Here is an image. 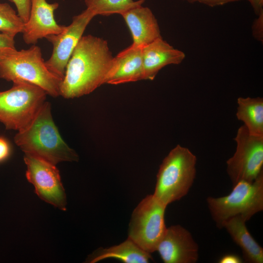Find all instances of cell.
<instances>
[{"label": "cell", "instance_id": "8fae6325", "mask_svg": "<svg viewBox=\"0 0 263 263\" xmlns=\"http://www.w3.org/2000/svg\"><path fill=\"white\" fill-rule=\"evenodd\" d=\"M156 251L165 263H195L199 246L190 232L177 225L167 228Z\"/></svg>", "mask_w": 263, "mask_h": 263}, {"label": "cell", "instance_id": "ffe728a7", "mask_svg": "<svg viewBox=\"0 0 263 263\" xmlns=\"http://www.w3.org/2000/svg\"><path fill=\"white\" fill-rule=\"evenodd\" d=\"M24 22L7 3H0V32L16 36L23 31Z\"/></svg>", "mask_w": 263, "mask_h": 263}, {"label": "cell", "instance_id": "9a60e30c", "mask_svg": "<svg viewBox=\"0 0 263 263\" xmlns=\"http://www.w3.org/2000/svg\"><path fill=\"white\" fill-rule=\"evenodd\" d=\"M142 47L132 44L114 57L106 84L117 85L144 80Z\"/></svg>", "mask_w": 263, "mask_h": 263}, {"label": "cell", "instance_id": "5bb4252c", "mask_svg": "<svg viewBox=\"0 0 263 263\" xmlns=\"http://www.w3.org/2000/svg\"><path fill=\"white\" fill-rule=\"evenodd\" d=\"M142 51L144 80H153L163 67L179 64L185 58L183 52L174 48L162 37L142 47Z\"/></svg>", "mask_w": 263, "mask_h": 263}, {"label": "cell", "instance_id": "cb8c5ba5", "mask_svg": "<svg viewBox=\"0 0 263 263\" xmlns=\"http://www.w3.org/2000/svg\"><path fill=\"white\" fill-rule=\"evenodd\" d=\"M186 1L189 3H193L195 2L200 3L209 7H215L221 6L224 4L239 1L243 0H181Z\"/></svg>", "mask_w": 263, "mask_h": 263}, {"label": "cell", "instance_id": "6da1fadb", "mask_svg": "<svg viewBox=\"0 0 263 263\" xmlns=\"http://www.w3.org/2000/svg\"><path fill=\"white\" fill-rule=\"evenodd\" d=\"M113 62L106 40L91 35L83 36L67 63L59 95L71 99L92 93L106 83Z\"/></svg>", "mask_w": 263, "mask_h": 263}, {"label": "cell", "instance_id": "7402d4cb", "mask_svg": "<svg viewBox=\"0 0 263 263\" xmlns=\"http://www.w3.org/2000/svg\"><path fill=\"white\" fill-rule=\"evenodd\" d=\"M253 22L252 30L254 37L258 41H263V12L258 15Z\"/></svg>", "mask_w": 263, "mask_h": 263}, {"label": "cell", "instance_id": "7c38bea8", "mask_svg": "<svg viewBox=\"0 0 263 263\" xmlns=\"http://www.w3.org/2000/svg\"><path fill=\"white\" fill-rule=\"evenodd\" d=\"M59 6L57 2L48 3L46 0H31L29 19L24 23L23 39L28 45H35L39 39L61 33L65 25L57 23L54 12Z\"/></svg>", "mask_w": 263, "mask_h": 263}, {"label": "cell", "instance_id": "8992f818", "mask_svg": "<svg viewBox=\"0 0 263 263\" xmlns=\"http://www.w3.org/2000/svg\"><path fill=\"white\" fill-rule=\"evenodd\" d=\"M47 94L40 87L19 81L0 92V122L7 130L20 131L31 123L45 102Z\"/></svg>", "mask_w": 263, "mask_h": 263}, {"label": "cell", "instance_id": "2e32d148", "mask_svg": "<svg viewBox=\"0 0 263 263\" xmlns=\"http://www.w3.org/2000/svg\"><path fill=\"white\" fill-rule=\"evenodd\" d=\"M246 220L240 216L232 217L222 225L232 239L239 246L243 258L247 263H263V248L257 243L248 231Z\"/></svg>", "mask_w": 263, "mask_h": 263}, {"label": "cell", "instance_id": "5b68a950", "mask_svg": "<svg viewBox=\"0 0 263 263\" xmlns=\"http://www.w3.org/2000/svg\"><path fill=\"white\" fill-rule=\"evenodd\" d=\"M211 216L216 226L222 228L229 219L240 216L246 221L263 210V171L253 182L240 181L231 192L221 197L207 199Z\"/></svg>", "mask_w": 263, "mask_h": 263}, {"label": "cell", "instance_id": "d6986e66", "mask_svg": "<svg viewBox=\"0 0 263 263\" xmlns=\"http://www.w3.org/2000/svg\"><path fill=\"white\" fill-rule=\"evenodd\" d=\"M146 0H84L86 9L94 16H110L122 12L134 6L142 4Z\"/></svg>", "mask_w": 263, "mask_h": 263}, {"label": "cell", "instance_id": "7a4b0ae2", "mask_svg": "<svg viewBox=\"0 0 263 263\" xmlns=\"http://www.w3.org/2000/svg\"><path fill=\"white\" fill-rule=\"evenodd\" d=\"M15 144L29 154L53 164L75 162L79 156L61 137L53 119L51 106L45 101L28 126L18 131Z\"/></svg>", "mask_w": 263, "mask_h": 263}, {"label": "cell", "instance_id": "30bf717a", "mask_svg": "<svg viewBox=\"0 0 263 263\" xmlns=\"http://www.w3.org/2000/svg\"><path fill=\"white\" fill-rule=\"evenodd\" d=\"M94 16L86 9L72 18L70 24L60 33L45 38L53 46L50 58L45 61L48 69L63 79L67 63L79 40Z\"/></svg>", "mask_w": 263, "mask_h": 263}, {"label": "cell", "instance_id": "3957f363", "mask_svg": "<svg viewBox=\"0 0 263 263\" xmlns=\"http://www.w3.org/2000/svg\"><path fill=\"white\" fill-rule=\"evenodd\" d=\"M0 78L13 83L32 84L54 97L59 95L62 80L48 69L41 48L36 44L27 49L9 48L0 52Z\"/></svg>", "mask_w": 263, "mask_h": 263}, {"label": "cell", "instance_id": "603a6c76", "mask_svg": "<svg viewBox=\"0 0 263 263\" xmlns=\"http://www.w3.org/2000/svg\"><path fill=\"white\" fill-rule=\"evenodd\" d=\"M11 147L8 141L0 136V163L6 160L10 155Z\"/></svg>", "mask_w": 263, "mask_h": 263}, {"label": "cell", "instance_id": "ac0fdd59", "mask_svg": "<svg viewBox=\"0 0 263 263\" xmlns=\"http://www.w3.org/2000/svg\"><path fill=\"white\" fill-rule=\"evenodd\" d=\"M236 116L252 135L263 137V99L242 97L237 99Z\"/></svg>", "mask_w": 263, "mask_h": 263}, {"label": "cell", "instance_id": "277c9868", "mask_svg": "<svg viewBox=\"0 0 263 263\" xmlns=\"http://www.w3.org/2000/svg\"><path fill=\"white\" fill-rule=\"evenodd\" d=\"M196 160L186 147L172 149L160 166L153 195L166 206L186 196L195 178Z\"/></svg>", "mask_w": 263, "mask_h": 263}, {"label": "cell", "instance_id": "e0dca14e", "mask_svg": "<svg viewBox=\"0 0 263 263\" xmlns=\"http://www.w3.org/2000/svg\"><path fill=\"white\" fill-rule=\"evenodd\" d=\"M113 258L125 263H149L152 257L149 253L128 239L120 244L108 248H100L88 258V262L96 263L101 260Z\"/></svg>", "mask_w": 263, "mask_h": 263}, {"label": "cell", "instance_id": "484cf974", "mask_svg": "<svg viewBox=\"0 0 263 263\" xmlns=\"http://www.w3.org/2000/svg\"><path fill=\"white\" fill-rule=\"evenodd\" d=\"M219 263H241L243 260L241 258L234 254H225L219 260Z\"/></svg>", "mask_w": 263, "mask_h": 263}, {"label": "cell", "instance_id": "4fadbf2b", "mask_svg": "<svg viewBox=\"0 0 263 263\" xmlns=\"http://www.w3.org/2000/svg\"><path fill=\"white\" fill-rule=\"evenodd\" d=\"M120 15L131 32L132 44L143 47L162 37L157 20L149 8L139 4Z\"/></svg>", "mask_w": 263, "mask_h": 263}, {"label": "cell", "instance_id": "52a82bcc", "mask_svg": "<svg viewBox=\"0 0 263 263\" xmlns=\"http://www.w3.org/2000/svg\"><path fill=\"white\" fill-rule=\"evenodd\" d=\"M167 207L150 194L142 199L132 213L128 238L149 253L156 251L166 231L165 213Z\"/></svg>", "mask_w": 263, "mask_h": 263}, {"label": "cell", "instance_id": "44dd1931", "mask_svg": "<svg viewBox=\"0 0 263 263\" xmlns=\"http://www.w3.org/2000/svg\"><path fill=\"white\" fill-rule=\"evenodd\" d=\"M13 3L17 11V14L25 23L27 21L31 6V0H8Z\"/></svg>", "mask_w": 263, "mask_h": 263}, {"label": "cell", "instance_id": "4316f807", "mask_svg": "<svg viewBox=\"0 0 263 263\" xmlns=\"http://www.w3.org/2000/svg\"><path fill=\"white\" fill-rule=\"evenodd\" d=\"M257 16L263 12V0H247Z\"/></svg>", "mask_w": 263, "mask_h": 263}, {"label": "cell", "instance_id": "d4e9b609", "mask_svg": "<svg viewBox=\"0 0 263 263\" xmlns=\"http://www.w3.org/2000/svg\"><path fill=\"white\" fill-rule=\"evenodd\" d=\"M15 36L0 33V52L9 48H16L15 42Z\"/></svg>", "mask_w": 263, "mask_h": 263}, {"label": "cell", "instance_id": "ba28073f", "mask_svg": "<svg viewBox=\"0 0 263 263\" xmlns=\"http://www.w3.org/2000/svg\"><path fill=\"white\" fill-rule=\"evenodd\" d=\"M237 146L226 161V171L233 186L244 181L253 182L263 171V137L250 134L243 125L235 138Z\"/></svg>", "mask_w": 263, "mask_h": 263}, {"label": "cell", "instance_id": "9c48e42d", "mask_svg": "<svg viewBox=\"0 0 263 263\" xmlns=\"http://www.w3.org/2000/svg\"><path fill=\"white\" fill-rule=\"evenodd\" d=\"M26 177L42 200L58 209L66 210L67 198L56 165L39 157L24 153Z\"/></svg>", "mask_w": 263, "mask_h": 263}]
</instances>
